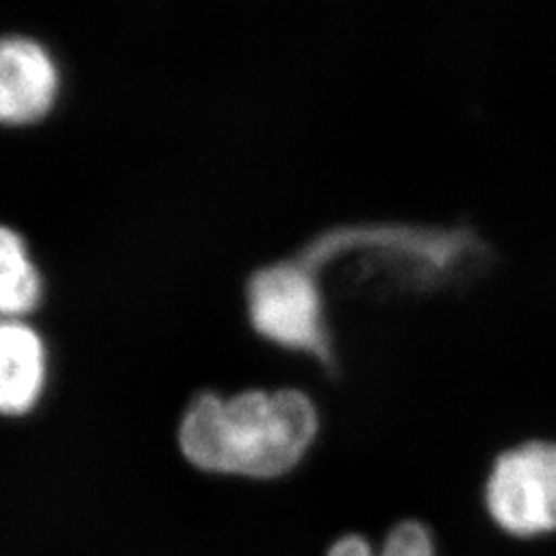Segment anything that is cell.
Returning a JSON list of instances; mask_svg holds the SVG:
<instances>
[{
    "label": "cell",
    "instance_id": "6da1fadb",
    "mask_svg": "<svg viewBox=\"0 0 556 556\" xmlns=\"http://www.w3.org/2000/svg\"><path fill=\"white\" fill-rule=\"evenodd\" d=\"M318 402L299 388L202 394L179 422L184 457L204 472L275 480L293 472L318 443Z\"/></svg>",
    "mask_w": 556,
    "mask_h": 556
},
{
    "label": "cell",
    "instance_id": "5b68a950",
    "mask_svg": "<svg viewBox=\"0 0 556 556\" xmlns=\"http://www.w3.org/2000/svg\"><path fill=\"white\" fill-rule=\"evenodd\" d=\"M48 378V353L36 328L0 318V415L21 417L40 402Z\"/></svg>",
    "mask_w": 556,
    "mask_h": 556
},
{
    "label": "cell",
    "instance_id": "ba28073f",
    "mask_svg": "<svg viewBox=\"0 0 556 556\" xmlns=\"http://www.w3.org/2000/svg\"><path fill=\"white\" fill-rule=\"evenodd\" d=\"M328 556H378V553L371 548V544L358 534H346L338 538L337 542L330 546Z\"/></svg>",
    "mask_w": 556,
    "mask_h": 556
},
{
    "label": "cell",
    "instance_id": "52a82bcc",
    "mask_svg": "<svg viewBox=\"0 0 556 556\" xmlns=\"http://www.w3.org/2000/svg\"><path fill=\"white\" fill-rule=\"evenodd\" d=\"M378 556H435V544L425 523L404 519L388 532Z\"/></svg>",
    "mask_w": 556,
    "mask_h": 556
},
{
    "label": "cell",
    "instance_id": "3957f363",
    "mask_svg": "<svg viewBox=\"0 0 556 556\" xmlns=\"http://www.w3.org/2000/svg\"><path fill=\"white\" fill-rule=\"evenodd\" d=\"M482 498L486 514L509 536L556 532V439L528 435L497 450Z\"/></svg>",
    "mask_w": 556,
    "mask_h": 556
},
{
    "label": "cell",
    "instance_id": "277c9868",
    "mask_svg": "<svg viewBox=\"0 0 556 556\" xmlns=\"http://www.w3.org/2000/svg\"><path fill=\"white\" fill-rule=\"evenodd\" d=\"M59 85V68L41 43L0 38V124L40 122L54 108Z\"/></svg>",
    "mask_w": 556,
    "mask_h": 556
},
{
    "label": "cell",
    "instance_id": "8992f818",
    "mask_svg": "<svg viewBox=\"0 0 556 556\" xmlns=\"http://www.w3.org/2000/svg\"><path fill=\"white\" fill-rule=\"evenodd\" d=\"M41 299V277L20 233L0 225V318L23 319Z\"/></svg>",
    "mask_w": 556,
    "mask_h": 556
},
{
    "label": "cell",
    "instance_id": "7a4b0ae2",
    "mask_svg": "<svg viewBox=\"0 0 556 556\" xmlns=\"http://www.w3.org/2000/svg\"><path fill=\"white\" fill-rule=\"evenodd\" d=\"M245 295L250 321L258 337L334 369V330L316 270L299 258L280 260L252 275Z\"/></svg>",
    "mask_w": 556,
    "mask_h": 556
}]
</instances>
